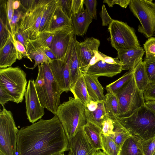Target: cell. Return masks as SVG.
Here are the masks:
<instances>
[{
	"instance_id": "1",
	"label": "cell",
	"mask_w": 155,
	"mask_h": 155,
	"mask_svg": "<svg viewBox=\"0 0 155 155\" xmlns=\"http://www.w3.org/2000/svg\"><path fill=\"white\" fill-rule=\"evenodd\" d=\"M69 141L56 115L18 130V155H52L68 150Z\"/></svg>"
},
{
	"instance_id": "2",
	"label": "cell",
	"mask_w": 155,
	"mask_h": 155,
	"mask_svg": "<svg viewBox=\"0 0 155 155\" xmlns=\"http://www.w3.org/2000/svg\"><path fill=\"white\" fill-rule=\"evenodd\" d=\"M38 66L35 84L38 97L42 106L55 115L63 92L53 76L49 64L44 63Z\"/></svg>"
},
{
	"instance_id": "3",
	"label": "cell",
	"mask_w": 155,
	"mask_h": 155,
	"mask_svg": "<svg viewBox=\"0 0 155 155\" xmlns=\"http://www.w3.org/2000/svg\"><path fill=\"white\" fill-rule=\"evenodd\" d=\"M116 118L131 135L141 140L155 137V112L145 104L129 116Z\"/></svg>"
},
{
	"instance_id": "4",
	"label": "cell",
	"mask_w": 155,
	"mask_h": 155,
	"mask_svg": "<svg viewBox=\"0 0 155 155\" xmlns=\"http://www.w3.org/2000/svg\"><path fill=\"white\" fill-rule=\"evenodd\" d=\"M55 115L62 125L68 141L87 123L84 105L71 97L60 105Z\"/></svg>"
},
{
	"instance_id": "5",
	"label": "cell",
	"mask_w": 155,
	"mask_h": 155,
	"mask_svg": "<svg viewBox=\"0 0 155 155\" xmlns=\"http://www.w3.org/2000/svg\"><path fill=\"white\" fill-rule=\"evenodd\" d=\"M49 0H30L25 7V12L20 20L19 30L27 40H36L44 11Z\"/></svg>"
},
{
	"instance_id": "6",
	"label": "cell",
	"mask_w": 155,
	"mask_h": 155,
	"mask_svg": "<svg viewBox=\"0 0 155 155\" xmlns=\"http://www.w3.org/2000/svg\"><path fill=\"white\" fill-rule=\"evenodd\" d=\"M26 74L20 67L11 66L0 69V85L10 93L14 101L21 103L26 91Z\"/></svg>"
},
{
	"instance_id": "7",
	"label": "cell",
	"mask_w": 155,
	"mask_h": 155,
	"mask_svg": "<svg viewBox=\"0 0 155 155\" xmlns=\"http://www.w3.org/2000/svg\"><path fill=\"white\" fill-rule=\"evenodd\" d=\"M119 104L117 117H127L145 104L143 92L137 86L134 75L116 94Z\"/></svg>"
},
{
	"instance_id": "8",
	"label": "cell",
	"mask_w": 155,
	"mask_h": 155,
	"mask_svg": "<svg viewBox=\"0 0 155 155\" xmlns=\"http://www.w3.org/2000/svg\"><path fill=\"white\" fill-rule=\"evenodd\" d=\"M18 130L12 113L3 107L0 111V150L6 155H18Z\"/></svg>"
},
{
	"instance_id": "9",
	"label": "cell",
	"mask_w": 155,
	"mask_h": 155,
	"mask_svg": "<svg viewBox=\"0 0 155 155\" xmlns=\"http://www.w3.org/2000/svg\"><path fill=\"white\" fill-rule=\"evenodd\" d=\"M108 29L111 45L117 51L140 46L134 28L126 23L113 19Z\"/></svg>"
},
{
	"instance_id": "10",
	"label": "cell",
	"mask_w": 155,
	"mask_h": 155,
	"mask_svg": "<svg viewBox=\"0 0 155 155\" xmlns=\"http://www.w3.org/2000/svg\"><path fill=\"white\" fill-rule=\"evenodd\" d=\"M130 10L139 21L138 31L148 38L155 34V17L145 0H131Z\"/></svg>"
},
{
	"instance_id": "11",
	"label": "cell",
	"mask_w": 155,
	"mask_h": 155,
	"mask_svg": "<svg viewBox=\"0 0 155 155\" xmlns=\"http://www.w3.org/2000/svg\"><path fill=\"white\" fill-rule=\"evenodd\" d=\"M25 97L27 119L32 124L41 119L45 114L44 108L40 103L33 79L28 81Z\"/></svg>"
},
{
	"instance_id": "12",
	"label": "cell",
	"mask_w": 155,
	"mask_h": 155,
	"mask_svg": "<svg viewBox=\"0 0 155 155\" xmlns=\"http://www.w3.org/2000/svg\"><path fill=\"white\" fill-rule=\"evenodd\" d=\"M74 35L73 29L65 27L55 32L49 48L58 60H64L70 51L72 40Z\"/></svg>"
},
{
	"instance_id": "13",
	"label": "cell",
	"mask_w": 155,
	"mask_h": 155,
	"mask_svg": "<svg viewBox=\"0 0 155 155\" xmlns=\"http://www.w3.org/2000/svg\"><path fill=\"white\" fill-rule=\"evenodd\" d=\"M70 50L64 60H52L49 64L53 76L63 92H68L70 91L71 86L69 67Z\"/></svg>"
},
{
	"instance_id": "14",
	"label": "cell",
	"mask_w": 155,
	"mask_h": 155,
	"mask_svg": "<svg viewBox=\"0 0 155 155\" xmlns=\"http://www.w3.org/2000/svg\"><path fill=\"white\" fill-rule=\"evenodd\" d=\"M100 42L94 37L88 38L81 42L78 41V49L81 70L82 73L86 70L90 62L98 52Z\"/></svg>"
},
{
	"instance_id": "15",
	"label": "cell",
	"mask_w": 155,
	"mask_h": 155,
	"mask_svg": "<svg viewBox=\"0 0 155 155\" xmlns=\"http://www.w3.org/2000/svg\"><path fill=\"white\" fill-rule=\"evenodd\" d=\"M68 149V155H93L96 151L87 141L83 127L69 141Z\"/></svg>"
},
{
	"instance_id": "16",
	"label": "cell",
	"mask_w": 155,
	"mask_h": 155,
	"mask_svg": "<svg viewBox=\"0 0 155 155\" xmlns=\"http://www.w3.org/2000/svg\"><path fill=\"white\" fill-rule=\"evenodd\" d=\"M84 113L87 122L95 124L101 129L106 117L104 100L98 101H91L84 105Z\"/></svg>"
},
{
	"instance_id": "17",
	"label": "cell",
	"mask_w": 155,
	"mask_h": 155,
	"mask_svg": "<svg viewBox=\"0 0 155 155\" xmlns=\"http://www.w3.org/2000/svg\"><path fill=\"white\" fill-rule=\"evenodd\" d=\"M145 51L141 47L117 51V58L122 64V70H130L134 68L142 60Z\"/></svg>"
},
{
	"instance_id": "18",
	"label": "cell",
	"mask_w": 155,
	"mask_h": 155,
	"mask_svg": "<svg viewBox=\"0 0 155 155\" xmlns=\"http://www.w3.org/2000/svg\"><path fill=\"white\" fill-rule=\"evenodd\" d=\"M122 70V65L107 63L100 60L94 65L90 66L84 73L99 77L103 76L112 77L120 73Z\"/></svg>"
},
{
	"instance_id": "19",
	"label": "cell",
	"mask_w": 155,
	"mask_h": 155,
	"mask_svg": "<svg viewBox=\"0 0 155 155\" xmlns=\"http://www.w3.org/2000/svg\"><path fill=\"white\" fill-rule=\"evenodd\" d=\"M0 49V68L11 67L18 59L17 51L11 33L4 45Z\"/></svg>"
},
{
	"instance_id": "20",
	"label": "cell",
	"mask_w": 155,
	"mask_h": 155,
	"mask_svg": "<svg viewBox=\"0 0 155 155\" xmlns=\"http://www.w3.org/2000/svg\"><path fill=\"white\" fill-rule=\"evenodd\" d=\"M78 43L76 35L74 34L71 44L69 58V67L71 86L74 84L82 74L79 56Z\"/></svg>"
},
{
	"instance_id": "21",
	"label": "cell",
	"mask_w": 155,
	"mask_h": 155,
	"mask_svg": "<svg viewBox=\"0 0 155 155\" xmlns=\"http://www.w3.org/2000/svg\"><path fill=\"white\" fill-rule=\"evenodd\" d=\"M26 50L31 59L35 61L34 66L27 68L33 70L37 66L44 63L49 64L52 60L45 54L42 47L40 46L32 41L27 40Z\"/></svg>"
},
{
	"instance_id": "22",
	"label": "cell",
	"mask_w": 155,
	"mask_h": 155,
	"mask_svg": "<svg viewBox=\"0 0 155 155\" xmlns=\"http://www.w3.org/2000/svg\"><path fill=\"white\" fill-rule=\"evenodd\" d=\"M84 78L87 91L91 100L98 101L104 100V88L98 80V77L83 73Z\"/></svg>"
},
{
	"instance_id": "23",
	"label": "cell",
	"mask_w": 155,
	"mask_h": 155,
	"mask_svg": "<svg viewBox=\"0 0 155 155\" xmlns=\"http://www.w3.org/2000/svg\"><path fill=\"white\" fill-rule=\"evenodd\" d=\"M93 19L86 9L75 15H72L71 20L74 34L78 36H83Z\"/></svg>"
},
{
	"instance_id": "24",
	"label": "cell",
	"mask_w": 155,
	"mask_h": 155,
	"mask_svg": "<svg viewBox=\"0 0 155 155\" xmlns=\"http://www.w3.org/2000/svg\"><path fill=\"white\" fill-rule=\"evenodd\" d=\"M83 129L87 141L93 148L96 150H103L101 129L91 122H87Z\"/></svg>"
},
{
	"instance_id": "25",
	"label": "cell",
	"mask_w": 155,
	"mask_h": 155,
	"mask_svg": "<svg viewBox=\"0 0 155 155\" xmlns=\"http://www.w3.org/2000/svg\"><path fill=\"white\" fill-rule=\"evenodd\" d=\"M67 27L73 28L71 19L63 12L58 3L57 8L49 28L46 32L54 34L61 29Z\"/></svg>"
},
{
	"instance_id": "26",
	"label": "cell",
	"mask_w": 155,
	"mask_h": 155,
	"mask_svg": "<svg viewBox=\"0 0 155 155\" xmlns=\"http://www.w3.org/2000/svg\"><path fill=\"white\" fill-rule=\"evenodd\" d=\"M70 91L73 94L74 98L84 105L89 103L91 101L83 73L74 84L71 86Z\"/></svg>"
},
{
	"instance_id": "27",
	"label": "cell",
	"mask_w": 155,
	"mask_h": 155,
	"mask_svg": "<svg viewBox=\"0 0 155 155\" xmlns=\"http://www.w3.org/2000/svg\"><path fill=\"white\" fill-rule=\"evenodd\" d=\"M119 155H143L141 140L130 136L123 144Z\"/></svg>"
},
{
	"instance_id": "28",
	"label": "cell",
	"mask_w": 155,
	"mask_h": 155,
	"mask_svg": "<svg viewBox=\"0 0 155 155\" xmlns=\"http://www.w3.org/2000/svg\"><path fill=\"white\" fill-rule=\"evenodd\" d=\"M134 76L136 85L143 93L150 84L146 70L145 64L140 60L134 69Z\"/></svg>"
},
{
	"instance_id": "29",
	"label": "cell",
	"mask_w": 155,
	"mask_h": 155,
	"mask_svg": "<svg viewBox=\"0 0 155 155\" xmlns=\"http://www.w3.org/2000/svg\"><path fill=\"white\" fill-rule=\"evenodd\" d=\"M57 6L58 0H49L44 11L41 19L39 29V34L48 31Z\"/></svg>"
},
{
	"instance_id": "30",
	"label": "cell",
	"mask_w": 155,
	"mask_h": 155,
	"mask_svg": "<svg viewBox=\"0 0 155 155\" xmlns=\"http://www.w3.org/2000/svg\"><path fill=\"white\" fill-rule=\"evenodd\" d=\"M104 100L106 117L111 119L116 118L119 111V104L116 94L113 93H107L105 95Z\"/></svg>"
},
{
	"instance_id": "31",
	"label": "cell",
	"mask_w": 155,
	"mask_h": 155,
	"mask_svg": "<svg viewBox=\"0 0 155 155\" xmlns=\"http://www.w3.org/2000/svg\"><path fill=\"white\" fill-rule=\"evenodd\" d=\"M112 120L114 126V137L113 140L117 146L120 148L124 141L131 135L119 122L116 118Z\"/></svg>"
},
{
	"instance_id": "32",
	"label": "cell",
	"mask_w": 155,
	"mask_h": 155,
	"mask_svg": "<svg viewBox=\"0 0 155 155\" xmlns=\"http://www.w3.org/2000/svg\"><path fill=\"white\" fill-rule=\"evenodd\" d=\"M134 69L129 70L119 79L107 85L106 87L107 93L115 94L125 85L133 77Z\"/></svg>"
},
{
	"instance_id": "33",
	"label": "cell",
	"mask_w": 155,
	"mask_h": 155,
	"mask_svg": "<svg viewBox=\"0 0 155 155\" xmlns=\"http://www.w3.org/2000/svg\"><path fill=\"white\" fill-rule=\"evenodd\" d=\"M101 138L103 150L105 153L107 155H119L120 148L111 138L102 133Z\"/></svg>"
},
{
	"instance_id": "34",
	"label": "cell",
	"mask_w": 155,
	"mask_h": 155,
	"mask_svg": "<svg viewBox=\"0 0 155 155\" xmlns=\"http://www.w3.org/2000/svg\"><path fill=\"white\" fill-rule=\"evenodd\" d=\"M25 11L21 5L18 9L14 10L10 27V31L13 39H15V34L19 29L20 20Z\"/></svg>"
},
{
	"instance_id": "35",
	"label": "cell",
	"mask_w": 155,
	"mask_h": 155,
	"mask_svg": "<svg viewBox=\"0 0 155 155\" xmlns=\"http://www.w3.org/2000/svg\"><path fill=\"white\" fill-rule=\"evenodd\" d=\"M54 34L46 31L41 32L39 34L38 37L36 40L32 41L35 42L40 46L49 48Z\"/></svg>"
},
{
	"instance_id": "36",
	"label": "cell",
	"mask_w": 155,
	"mask_h": 155,
	"mask_svg": "<svg viewBox=\"0 0 155 155\" xmlns=\"http://www.w3.org/2000/svg\"><path fill=\"white\" fill-rule=\"evenodd\" d=\"M143 47L146 53L144 59H155V38L152 37L148 38Z\"/></svg>"
},
{
	"instance_id": "37",
	"label": "cell",
	"mask_w": 155,
	"mask_h": 155,
	"mask_svg": "<svg viewBox=\"0 0 155 155\" xmlns=\"http://www.w3.org/2000/svg\"><path fill=\"white\" fill-rule=\"evenodd\" d=\"M143 61L150 84H155V59H144Z\"/></svg>"
},
{
	"instance_id": "38",
	"label": "cell",
	"mask_w": 155,
	"mask_h": 155,
	"mask_svg": "<svg viewBox=\"0 0 155 155\" xmlns=\"http://www.w3.org/2000/svg\"><path fill=\"white\" fill-rule=\"evenodd\" d=\"M114 126L112 120L106 117L103 124L101 129L102 134L110 137L113 139L114 137Z\"/></svg>"
},
{
	"instance_id": "39",
	"label": "cell",
	"mask_w": 155,
	"mask_h": 155,
	"mask_svg": "<svg viewBox=\"0 0 155 155\" xmlns=\"http://www.w3.org/2000/svg\"><path fill=\"white\" fill-rule=\"evenodd\" d=\"M143 155H152L155 150V137L147 140H141Z\"/></svg>"
},
{
	"instance_id": "40",
	"label": "cell",
	"mask_w": 155,
	"mask_h": 155,
	"mask_svg": "<svg viewBox=\"0 0 155 155\" xmlns=\"http://www.w3.org/2000/svg\"><path fill=\"white\" fill-rule=\"evenodd\" d=\"M73 0H58V5L63 12L71 19L72 15Z\"/></svg>"
},
{
	"instance_id": "41",
	"label": "cell",
	"mask_w": 155,
	"mask_h": 155,
	"mask_svg": "<svg viewBox=\"0 0 155 155\" xmlns=\"http://www.w3.org/2000/svg\"><path fill=\"white\" fill-rule=\"evenodd\" d=\"M15 45L17 50L18 59L21 60L23 58H27L32 62L28 55L25 46L20 42L15 39H14Z\"/></svg>"
},
{
	"instance_id": "42",
	"label": "cell",
	"mask_w": 155,
	"mask_h": 155,
	"mask_svg": "<svg viewBox=\"0 0 155 155\" xmlns=\"http://www.w3.org/2000/svg\"><path fill=\"white\" fill-rule=\"evenodd\" d=\"M84 4L86 9L89 15L93 18L97 19L96 7L97 1L96 0H84Z\"/></svg>"
},
{
	"instance_id": "43",
	"label": "cell",
	"mask_w": 155,
	"mask_h": 155,
	"mask_svg": "<svg viewBox=\"0 0 155 155\" xmlns=\"http://www.w3.org/2000/svg\"><path fill=\"white\" fill-rule=\"evenodd\" d=\"M8 101H14L12 96L8 91L3 86L0 85V104L4 107Z\"/></svg>"
},
{
	"instance_id": "44",
	"label": "cell",
	"mask_w": 155,
	"mask_h": 155,
	"mask_svg": "<svg viewBox=\"0 0 155 155\" xmlns=\"http://www.w3.org/2000/svg\"><path fill=\"white\" fill-rule=\"evenodd\" d=\"M143 95L145 101L155 100V84H149Z\"/></svg>"
},
{
	"instance_id": "45",
	"label": "cell",
	"mask_w": 155,
	"mask_h": 155,
	"mask_svg": "<svg viewBox=\"0 0 155 155\" xmlns=\"http://www.w3.org/2000/svg\"><path fill=\"white\" fill-rule=\"evenodd\" d=\"M100 15L102 19V25L103 26L109 25L113 20L108 13L104 5L102 6Z\"/></svg>"
},
{
	"instance_id": "46",
	"label": "cell",
	"mask_w": 155,
	"mask_h": 155,
	"mask_svg": "<svg viewBox=\"0 0 155 155\" xmlns=\"http://www.w3.org/2000/svg\"><path fill=\"white\" fill-rule=\"evenodd\" d=\"M131 0H105L104 3H106L110 7H112L114 4H118L123 8H126L129 5Z\"/></svg>"
},
{
	"instance_id": "47",
	"label": "cell",
	"mask_w": 155,
	"mask_h": 155,
	"mask_svg": "<svg viewBox=\"0 0 155 155\" xmlns=\"http://www.w3.org/2000/svg\"><path fill=\"white\" fill-rule=\"evenodd\" d=\"M84 0H73L72 15H74L84 10Z\"/></svg>"
},
{
	"instance_id": "48",
	"label": "cell",
	"mask_w": 155,
	"mask_h": 155,
	"mask_svg": "<svg viewBox=\"0 0 155 155\" xmlns=\"http://www.w3.org/2000/svg\"><path fill=\"white\" fill-rule=\"evenodd\" d=\"M98 52L101 56V60L109 64H118L122 65L121 62L118 58H114L105 55L99 51H98Z\"/></svg>"
},
{
	"instance_id": "49",
	"label": "cell",
	"mask_w": 155,
	"mask_h": 155,
	"mask_svg": "<svg viewBox=\"0 0 155 155\" xmlns=\"http://www.w3.org/2000/svg\"><path fill=\"white\" fill-rule=\"evenodd\" d=\"M14 1L8 0L7 1V14L9 29L12 19L15 10L13 6V3Z\"/></svg>"
},
{
	"instance_id": "50",
	"label": "cell",
	"mask_w": 155,
	"mask_h": 155,
	"mask_svg": "<svg viewBox=\"0 0 155 155\" xmlns=\"http://www.w3.org/2000/svg\"><path fill=\"white\" fill-rule=\"evenodd\" d=\"M15 39L20 42L26 48L27 40L19 29L16 33L15 39Z\"/></svg>"
},
{
	"instance_id": "51",
	"label": "cell",
	"mask_w": 155,
	"mask_h": 155,
	"mask_svg": "<svg viewBox=\"0 0 155 155\" xmlns=\"http://www.w3.org/2000/svg\"><path fill=\"white\" fill-rule=\"evenodd\" d=\"M46 55L52 60H58L54 52L48 47H43Z\"/></svg>"
},
{
	"instance_id": "52",
	"label": "cell",
	"mask_w": 155,
	"mask_h": 155,
	"mask_svg": "<svg viewBox=\"0 0 155 155\" xmlns=\"http://www.w3.org/2000/svg\"><path fill=\"white\" fill-rule=\"evenodd\" d=\"M101 60V56H100V54H99V53H98V51L96 53V54H95L94 57L91 59V60L90 62V63L87 67V70L88 68V67H89L90 66L94 65V64H95L96 63H97V62H98V61H99L100 60ZM84 72H83V73H84Z\"/></svg>"
},
{
	"instance_id": "53",
	"label": "cell",
	"mask_w": 155,
	"mask_h": 155,
	"mask_svg": "<svg viewBox=\"0 0 155 155\" xmlns=\"http://www.w3.org/2000/svg\"><path fill=\"white\" fill-rule=\"evenodd\" d=\"M145 1L150 10L155 17V4L151 0Z\"/></svg>"
},
{
	"instance_id": "54",
	"label": "cell",
	"mask_w": 155,
	"mask_h": 155,
	"mask_svg": "<svg viewBox=\"0 0 155 155\" xmlns=\"http://www.w3.org/2000/svg\"><path fill=\"white\" fill-rule=\"evenodd\" d=\"M145 105L155 112V100H149L145 101Z\"/></svg>"
},
{
	"instance_id": "55",
	"label": "cell",
	"mask_w": 155,
	"mask_h": 155,
	"mask_svg": "<svg viewBox=\"0 0 155 155\" xmlns=\"http://www.w3.org/2000/svg\"><path fill=\"white\" fill-rule=\"evenodd\" d=\"M21 6L20 1L15 0L13 3V6L14 10L18 9Z\"/></svg>"
},
{
	"instance_id": "56",
	"label": "cell",
	"mask_w": 155,
	"mask_h": 155,
	"mask_svg": "<svg viewBox=\"0 0 155 155\" xmlns=\"http://www.w3.org/2000/svg\"><path fill=\"white\" fill-rule=\"evenodd\" d=\"M97 150L93 154V155H107L104 151H102L100 150Z\"/></svg>"
},
{
	"instance_id": "57",
	"label": "cell",
	"mask_w": 155,
	"mask_h": 155,
	"mask_svg": "<svg viewBox=\"0 0 155 155\" xmlns=\"http://www.w3.org/2000/svg\"><path fill=\"white\" fill-rule=\"evenodd\" d=\"M65 155L64 154V153H58V154H54V155Z\"/></svg>"
},
{
	"instance_id": "58",
	"label": "cell",
	"mask_w": 155,
	"mask_h": 155,
	"mask_svg": "<svg viewBox=\"0 0 155 155\" xmlns=\"http://www.w3.org/2000/svg\"><path fill=\"white\" fill-rule=\"evenodd\" d=\"M0 155H6L1 151L0 150Z\"/></svg>"
},
{
	"instance_id": "59",
	"label": "cell",
	"mask_w": 155,
	"mask_h": 155,
	"mask_svg": "<svg viewBox=\"0 0 155 155\" xmlns=\"http://www.w3.org/2000/svg\"><path fill=\"white\" fill-rule=\"evenodd\" d=\"M152 155H155V150L153 153V154H152Z\"/></svg>"
},
{
	"instance_id": "60",
	"label": "cell",
	"mask_w": 155,
	"mask_h": 155,
	"mask_svg": "<svg viewBox=\"0 0 155 155\" xmlns=\"http://www.w3.org/2000/svg\"><path fill=\"white\" fill-rule=\"evenodd\" d=\"M153 2L155 4V0H154V2Z\"/></svg>"
},
{
	"instance_id": "61",
	"label": "cell",
	"mask_w": 155,
	"mask_h": 155,
	"mask_svg": "<svg viewBox=\"0 0 155 155\" xmlns=\"http://www.w3.org/2000/svg\"><path fill=\"white\" fill-rule=\"evenodd\" d=\"M154 36H155V34L154 35Z\"/></svg>"
}]
</instances>
